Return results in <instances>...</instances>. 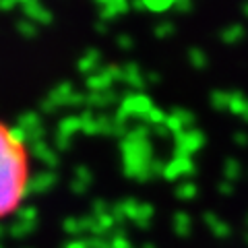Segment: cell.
I'll return each instance as SVG.
<instances>
[{
  "label": "cell",
  "mask_w": 248,
  "mask_h": 248,
  "mask_svg": "<svg viewBox=\"0 0 248 248\" xmlns=\"http://www.w3.org/2000/svg\"><path fill=\"white\" fill-rule=\"evenodd\" d=\"M95 4L99 6V19L112 21L128 11L130 0H95Z\"/></svg>",
  "instance_id": "3957f363"
},
{
  "label": "cell",
  "mask_w": 248,
  "mask_h": 248,
  "mask_svg": "<svg viewBox=\"0 0 248 248\" xmlns=\"http://www.w3.org/2000/svg\"><path fill=\"white\" fill-rule=\"evenodd\" d=\"M17 2L15 0H0V11H13Z\"/></svg>",
  "instance_id": "8992f818"
},
{
  "label": "cell",
  "mask_w": 248,
  "mask_h": 248,
  "mask_svg": "<svg viewBox=\"0 0 248 248\" xmlns=\"http://www.w3.org/2000/svg\"><path fill=\"white\" fill-rule=\"evenodd\" d=\"M143 4L147 6V9H153V11H161V9L168 6L166 0H143Z\"/></svg>",
  "instance_id": "5b68a950"
},
{
  "label": "cell",
  "mask_w": 248,
  "mask_h": 248,
  "mask_svg": "<svg viewBox=\"0 0 248 248\" xmlns=\"http://www.w3.org/2000/svg\"><path fill=\"white\" fill-rule=\"evenodd\" d=\"M95 29H97V31H102V33H106V29H108V27L104 25V23H97V25H95Z\"/></svg>",
  "instance_id": "9c48e42d"
},
{
  "label": "cell",
  "mask_w": 248,
  "mask_h": 248,
  "mask_svg": "<svg viewBox=\"0 0 248 248\" xmlns=\"http://www.w3.org/2000/svg\"><path fill=\"white\" fill-rule=\"evenodd\" d=\"M130 6H135V9H145L143 0H130Z\"/></svg>",
  "instance_id": "52a82bcc"
},
{
  "label": "cell",
  "mask_w": 248,
  "mask_h": 248,
  "mask_svg": "<svg viewBox=\"0 0 248 248\" xmlns=\"http://www.w3.org/2000/svg\"><path fill=\"white\" fill-rule=\"evenodd\" d=\"M17 31L25 37H33V35H37V25L29 19H21V21H17Z\"/></svg>",
  "instance_id": "277c9868"
},
{
  "label": "cell",
  "mask_w": 248,
  "mask_h": 248,
  "mask_svg": "<svg viewBox=\"0 0 248 248\" xmlns=\"http://www.w3.org/2000/svg\"><path fill=\"white\" fill-rule=\"evenodd\" d=\"M31 151L17 126L0 122V221L23 207L31 188Z\"/></svg>",
  "instance_id": "6da1fadb"
},
{
  "label": "cell",
  "mask_w": 248,
  "mask_h": 248,
  "mask_svg": "<svg viewBox=\"0 0 248 248\" xmlns=\"http://www.w3.org/2000/svg\"><path fill=\"white\" fill-rule=\"evenodd\" d=\"M118 42H120L122 46H130V40H128V35H124V33H122V35L118 37Z\"/></svg>",
  "instance_id": "ba28073f"
},
{
  "label": "cell",
  "mask_w": 248,
  "mask_h": 248,
  "mask_svg": "<svg viewBox=\"0 0 248 248\" xmlns=\"http://www.w3.org/2000/svg\"><path fill=\"white\" fill-rule=\"evenodd\" d=\"M21 9H23L25 19L33 21L35 25H48V23H52V13L46 9L40 0H27Z\"/></svg>",
  "instance_id": "7a4b0ae2"
}]
</instances>
